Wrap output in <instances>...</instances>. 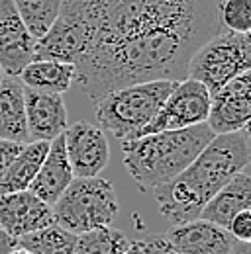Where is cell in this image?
I'll return each mask as SVG.
<instances>
[{
	"label": "cell",
	"instance_id": "cell-15",
	"mask_svg": "<svg viewBox=\"0 0 251 254\" xmlns=\"http://www.w3.org/2000/svg\"><path fill=\"white\" fill-rule=\"evenodd\" d=\"M73 178L75 174L65 153V139L63 135H59L53 141H49L47 155L28 190L33 195H37L41 201H45L47 205H53L65 191V188L73 182Z\"/></svg>",
	"mask_w": 251,
	"mask_h": 254
},
{
	"label": "cell",
	"instance_id": "cell-24",
	"mask_svg": "<svg viewBox=\"0 0 251 254\" xmlns=\"http://www.w3.org/2000/svg\"><path fill=\"white\" fill-rule=\"evenodd\" d=\"M228 233L236 239V241H244L250 243L251 239V209L240 211L228 225Z\"/></svg>",
	"mask_w": 251,
	"mask_h": 254
},
{
	"label": "cell",
	"instance_id": "cell-12",
	"mask_svg": "<svg viewBox=\"0 0 251 254\" xmlns=\"http://www.w3.org/2000/svg\"><path fill=\"white\" fill-rule=\"evenodd\" d=\"M53 225L51 205L30 190L0 195V229L14 239Z\"/></svg>",
	"mask_w": 251,
	"mask_h": 254
},
{
	"label": "cell",
	"instance_id": "cell-16",
	"mask_svg": "<svg viewBox=\"0 0 251 254\" xmlns=\"http://www.w3.org/2000/svg\"><path fill=\"white\" fill-rule=\"evenodd\" d=\"M244 209H251V176L248 168L238 172L206 201L198 219L228 231L230 221Z\"/></svg>",
	"mask_w": 251,
	"mask_h": 254
},
{
	"label": "cell",
	"instance_id": "cell-20",
	"mask_svg": "<svg viewBox=\"0 0 251 254\" xmlns=\"http://www.w3.org/2000/svg\"><path fill=\"white\" fill-rule=\"evenodd\" d=\"M18 247L31 254H73L77 235L63 231L57 225H49L35 233L16 239Z\"/></svg>",
	"mask_w": 251,
	"mask_h": 254
},
{
	"label": "cell",
	"instance_id": "cell-25",
	"mask_svg": "<svg viewBox=\"0 0 251 254\" xmlns=\"http://www.w3.org/2000/svg\"><path fill=\"white\" fill-rule=\"evenodd\" d=\"M137 245H139V254H179L173 249V245L167 241L165 233L137 241Z\"/></svg>",
	"mask_w": 251,
	"mask_h": 254
},
{
	"label": "cell",
	"instance_id": "cell-27",
	"mask_svg": "<svg viewBox=\"0 0 251 254\" xmlns=\"http://www.w3.org/2000/svg\"><path fill=\"white\" fill-rule=\"evenodd\" d=\"M16 247H18L16 239L10 237L8 233H4V231L0 229V254H10Z\"/></svg>",
	"mask_w": 251,
	"mask_h": 254
},
{
	"label": "cell",
	"instance_id": "cell-3",
	"mask_svg": "<svg viewBox=\"0 0 251 254\" xmlns=\"http://www.w3.org/2000/svg\"><path fill=\"white\" fill-rule=\"evenodd\" d=\"M212 137L206 124L141 135L122 141V160L139 190L151 191L188 168Z\"/></svg>",
	"mask_w": 251,
	"mask_h": 254
},
{
	"label": "cell",
	"instance_id": "cell-23",
	"mask_svg": "<svg viewBox=\"0 0 251 254\" xmlns=\"http://www.w3.org/2000/svg\"><path fill=\"white\" fill-rule=\"evenodd\" d=\"M216 14L220 28L236 33L251 32V0H218Z\"/></svg>",
	"mask_w": 251,
	"mask_h": 254
},
{
	"label": "cell",
	"instance_id": "cell-6",
	"mask_svg": "<svg viewBox=\"0 0 251 254\" xmlns=\"http://www.w3.org/2000/svg\"><path fill=\"white\" fill-rule=\"evenodd\" d=\"M251 70L250 33H236L220 28L190 57L187 78H192L216 92L226 82Z\"/></svg>",
	"mask_w": 251,
	"mask_h": 254
},
{
	"label": "cell",
	"instance_id": "cell-2",
	"mask_svg": "<svg viewBox=\"0 0 251 254\" xmlns=\"http://www.w3.org/2000/svg\"><path fill=\"white\" fill-rule=\"evenodd\" d=\"M250 166V131L214 135L179 176L151 190L161 215L169 223L196 221L206 201Z\"/></svg>",
	"mask_w": 251,
	"mask_h": 254
},
{
	"label": "cell",
	"instance_id": "cell-7",
	"mask_svg": "<svg viewBox=\"0 0 251 254\" xmlns=\"http://www.w3.org/2000/svg\"><path fill=\"white\" fill-rule=\"evenodd\" d=\"M208 110H210L208 88L192 78H185L175 84L173 92L167 96L155 118L137 133V137L206 124Z\"/></svg>",
	"mask_w": 251,
	"mask_h": 254
},
{
	"label": "cell",
	"instance_id": "cell-18",
	"mask_svg": "<svg viewBox=\"0 0 251 254\" xmlns=\"http://www.w3.org/2000/svg\"><path fill=\"white\" fill-rule=\"evenodd\" d=\"M18 80L31 92L63 94L75 82V64L57 61H31L22 68Z\"/></svg>",
	"mask_w": 251,
	"mask_h": 254
},
{
	"label": "cell",
	"instance_id": "cell-29",
	"mask_svg": "<svg viewBox=\"0 0 251 254\" xmlns=\"http://www.w3.org/2000/svg\"><path fill=\"white\" fill-rule=\"evenodd\" d=\"M10 254H31V253H28V251H24V249H20V247H16V249H14V251H12Z\"/></svg>",
	"mask_w": 251,
	"mask_h": 254
},
{
	"label": "cell",
	"instance_id": "cell-1",
	"mask_svg": "<svg viewBox=\"0 0 251 254\" xmlns=\"http://www.w3.org/2000/svg\"><path fill=\"white\" fill-rule=\"evenodd\" d=\"M218 0H63L85 22L91 43L75 82L93 102L151 80L181 82L194 51L220 30Z\"/></svg>",
	"mask_w": 251,
	"mask_h": 254
},
{
	"label": "cell",
	"instance_id": "cell-4",
	"mask_svg": "<svg viewBox=\"0 0 251 254\" xmlns=\"http://www.w3.org/2000/svg\"><path fill=\"white\" fill-rule=\"evenodd\" d=\"M175 84L177 82L173 80H151L104 94L94 102L98 127L120 141L135 139L137 133L155 118Z\"/></svg>",
	"mask_w": 251,
	"mask_h": 254
},
{
	"label": "cell",
	"instance_id": "cell-5",
	"mask_svg": "<svg viewBox=\"0 0 251 254\" xmlns=\"http://www.w3.org/2000/svg\"><path fill=\"white\" fill-rule=\"evenodd\" d=\"M53 225L71 235H83L96 227H108L118 215L114 186L100 178H73L51 205Z\"/></svg>",
	"mask_w": 251,
	"mask_h": 254
},
{
	"label": "cell",
	"instance_id": "cell-8",
	"mask_svg": "<svg viewBox=\"0 0 251 254\" xmlns=\"http://www.w3.org/2000/svg\"><path fill=\"white\" fill-rule=\"evenodd\" d=\"M251 118V70L226 82L210 94L206 126L214 135L248 129Z\"/></svg>",
	"mask_w": 251,
	"mask_h": 254
},
{
	"label": "cell",
	"instance_id": "cell-17",
	"mask_svg": "<svg viewBox=\"0 0 251 254\" xmlns=\"http://www.w3.org/2000/svg\"><path fill=\"white\" fill-rule=\"evenodd\" d=\"M0 139L30 143L24 86L18 78L12 76H4V80L0 82Z\"/></svg>",
	"mask_w": 251,
	"mask_h": 254
},
{
	"label": "cell",
	"instance_id": "cell-28",
	"mask_svg": "<svg viewBox=\"0 0 251 254\" xmlns=\"http://www.w3.org/2000/svg\"><path fill=\"white\" fill-rule=\"evenodd\" d=\"M124 254H139V245H137V241H133V243H131V247H129Z\"/></svg>",
	"mask_w": 251,
	"mask_h": 254
},
{
	"label": "cell",
	"instance_id": "cell-21",
	"mask_svg": "<svg viewBox=\"0 0 251 254\" xmlns=\"http://www.w3.org/2000/svg\"><path fill=\"white\" fill-rule=\"evenodd\" d=\"M131 239H127L122 231L108 227H96L83 235H77L75 253L73 254H124L131 247Z\"/></svg>",
	"mask_w": 251,
	"mask_h": 254
},
{
	"label": "cell",
	"instance_id": "cell-30",
	"mask_svg": "<svg viewBox=\"0 0 251 254\" xmlns=\"http://www.w3.org/2000/svg\"><path fill=\"white\" fill-rule=\"evenodd\" d=\"M4 80V72H2V68H0V82Z\"/></svg>",
	"mask_w": 251,
	"mask_h": 254
},
{
	"label": "cell",
	"instance_id": "cell-11",
	"mask_svg": "<svg viewBox=\"0 0 251 254\" xmlns=\"http://www.w3.org/2000/svg\"><path fill=\"white\" fill-rule=\"evenodd\" d=\"M33 45L12 0H0V68L4 76L18 78L22 68L33 61Z\"/></svg>",
	"mask_w": 251,
	"mask_h": 254
},
{
	"label": "cell",
	"instance_id": "cell-10",
	"mask_svg": "<svg viewBox=\"0 0 251 254\" xmlns=\"http://www.w3.org/2000/svg\"><path fill=\"white\" fill-rule=\"evenodd\" d=\"M63 139L75 178H93L106 168L110 160L106 131L89 122H75L73 126H67Z\"/></svg>",
	"mask_w": 251,
	"mask_h": 254
},
{
	"label": "cell",
	"instance_id": "cell-26",
	"mask_svg": "<svg viewBox=\"0 0 251 254\" xmlns=\"http://www.w3.org/2000/svg\"><path fill=\"white\" fill-rule=\"evenodd\" d=\"M24 145L26 143H14V141H2L0 139V180H2L4 172L8 170V166L12 164V160L24 149Z\"/></svg>",
	"mask_w": 251,
	"mask_h": 254
},
{
	"label": "cell",
	"instance_id": "cell-13",
	"mask_svg": "<svg viewBox=\"0 0 251 254\" xmlns=\"http://www.w3.org/2000/svg\"><path fill=\"white\" fill-rule=\"evenodd\" d=\"M179 254H230L236 239L222 227L202 219L175 225L165 233Z\"/></svg>",
	"mask_w": 251,
	"mask_h": 254
},
{
	"label": "cell",
	"instance_id": "cell-19",
	"mask_svg": "<svg viewBox=\"0 0 251 254\" xmlns=\"http://www.w3.org/2000/svg\"><path fill=\"white\" fill-rule=\"evenodd\" d=\"M49 143L47 141H31L26 143L24 149L18 153V157L12 160L8 170L4 172L0 180V195L12 193V191L28 190L31 180L35 178L41 162L47 155Z\"/></svg>",
	"mask_w": 251,
	"mask_h": 254
},
{
	"label": "cell",
	"instance_id": "cell-9",
	"mask_svg": "<svg viewBox=\"0 0 251 254\" xmlns=\"http://www.w3.org/2000/svg\"><path fill=\"white\" fill-rule=\"evenodd\" d=\"M91 33L83 20L75 14L59 12L49 30L35 39L33 61H57L75 64L87 51Z\"/></svg>",
	"mask_w": 251,
	"mask_h": 254
},
{
	"label": "cell",
	"instance_id": "cell-14",
	"mask_svg": "<svg viewBox=\"0 0 251 254\" xmlns=\"http://www.w3.org/2000/svg\"><path fill=\"white\" fill-rule=\"evenodd\" d=\"M26 124L31 141H53L67 129V108L61 94H41L24 88Z\"/></svg>",
	"mask_w": 251,
	"mask_h": 254
},
{
	"label": "cell",
	"instance_id": "cell-22",
	"mask_svg": "<svg viewBox=\"0 0 251 254\" xmlns=\"http://www.w3.org/2000/svg\"><path fill=\"white\" fill-rule=\"evenodd\" d=\"M33 39L41 37L57 20L63 0H12Z\"/></svg>",
	"mask_w": 251,
	"mask_h": 254
}]
</instances>
